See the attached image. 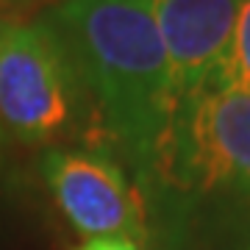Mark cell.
<instances>
[{"label":"cell","mask_w":250,"mask_h":250,"mask_svg":"<svg viewBox=\"0 0 250 250\" xmlns=\"http://www.w3.org/2000/svg\"><path fill=\"white\" fill-rule=\"evenodd\" d=\"M56 206L86 239L142 233V206L128 175L108 153L53 147L39 161Z\"/></svg>","instance_id":"cell-4"},{"label":"cell","mask_w":250,"mask_h":250,"mask_svg":"<svg viewBox=\"0 0 250 250\" xmlns=\"http://www.w3.org/2000/svg\"><path fill=\"white\" fill-rule=\"evenodd\" d=\"M0 142H3V125H0Z\"/></svg>","instance_id":"cell-9"},{"label":"cell","mask_w":250,"mask_h":250,"mask_svg":"<svg viewBox=\"0 0 250 250\" xmlns=\"http://www.w3.org/2000/svg\"><path fill=\"white\" fill-rule=\"evenodd\" d=\"M167 50L175 114L208 89L231 42L242 0H150Z\"/></svg>","instance_id":"cell-5"},{"label":"cell","mask_w":250,"mask_h":250,"mask_svg":"<svg viewBox=\"0 0 250 250\" xmlns=\"http://www.w3.org/2000/svg\"><path fill=\"white\" fill-rule=\"evenodd\" d=\"M78 250H139L131 236H123V233H114V236H95V239H86Z\"/></svg>","instance_id":"cell-7"},{"label":"cell","mask_w":250,"mask_h":250,"mask_svg":"<svg viewBox=\"0 0 250 250\" xmlns=\"http://www.w3.org/2000/svg\"><path fill=\"white\" fill-rule=\"evenodd\" d=\"M81 83L45 20L0 17V125L22 147H42L72 128Z\"/></svg>","instance_id":"cell-2"},{"label":"cell","mask_w":250,"mask_h":250,"mask_svg":"<svg viewBox=\"0 0 250 250\" xmlns=\"http://www.w3.org/2000/svg\"><path fill=\"white\" fill-rule=\"evenodd\" d=\"M0 3H9V6H20V3H28V0H0Z\"/></svg>","instance_id":"cell-8"},{"label":"cell","mask_w":250,"mask_h":250,"mask_svg":"<svg viewBox=\"0 0 250 250\" xmlns=\"http://www.w3.org/2000/svg\"><path fill=\"white\" fill-rule=\"evenodd\" d=\"M153 175L203 192L250 195V95L208 86L181 108Z\"/></svg>","instance_id":"cell-3"},{"label":"cell","mask_w":250,"mask_h":250,"mask_svg":"<svg viewBox=\"0 0 250 250\" xmlns=\"http://www.w3.org/2000/svg\"><path fill=\"white\" fill-rule=\"evenodd\" d=\"M208 86L236 89L250 95V0H242L228 50H225L223 62H220Z\"/></svg>","instance_id":"cell-6"},{"label":"cell","mask_w":250,"mask_h":250,"mask_svg":"<svg viewBox=\"0 0 250 250\" xmlns=\"http://www.w3.org/2000/svg\"><path fill=\"white\" fill-rule=\"evenodd\" d=\"M100 128L139 175H153L175 120L167 50L150 0H56L42 14Z\"/></svg>","instance_id":"cell-1"}]
</instances>
